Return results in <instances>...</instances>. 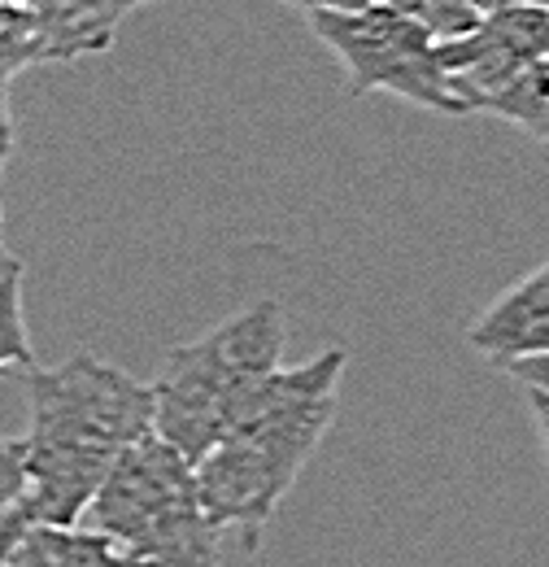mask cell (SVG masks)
I'll return each mask as SVG.
<instances>
[{
    "mask_svg": "<svg viewBox=\"0 0 549 567\" xmlns=\"http://www.w3.org/2000/svg\"><path fill=\"white\" fill-rule=\"evenodd\" d=\"M31 427L22 436L27 524L74 528L110 467L153 432V393L123 367L74 354L58 367H31Z\"/></svg>",
    "mask_w": 549,
    "mask_h": 567,
    "instance_id": "6da1fadb",
    "label": "cell"
},
{
    "mask_svg": "<svg viewBox=\"0 0 549 567\" xmlns=\"http://www.w3.org/2000/svg\"><path fill=\"white\" fill-rule=\"evenodd\" d=\"M344 362L349 354L332 346L310 362L274 367L249 411L193 467L209 524L218 533H236L249 555L262 546L279 502L336 420Z\"/></svg>",
    "mask_w": 549,
    "mask_h": 567,
    "instance_id": "7a4b0ae2",
    "label": "cell"
},
{
    "mask_svg": "<svg viewBox=\"0 0 549 567\" xmlns=\"http://www.w3.org/2000/svg\"><path fill=\"white\" fill-rule=\"evenodd\" d=\"M283 306L274 297H258L201 341L175 346L162 375L148 384L153 436L197 467L249 411L274 367H283Z\"/></svg>",
    "mask_w": 549,
    "mask_h": 567,
    "instance_id": "3957f363",
    "label": "cell"
},
{
    "mask_svg": "<svg viewBox=\"0 0 549 567\" xmlns=\"http://www.w3.org/2000/svg\"><path fill=\"white\" fill-rule=\"evenodd\" d=\"M79 524L148 567H222V533L201 506L193 463L153 432L123 450Z\"/></svg>",
    "mask_w": 549,
    "mask_h": 567,
    "instance_id": "277c9868",
    "label": "cell"
},
{
    "mask_svg": "<svg viewBox=\"0 0 549 567\" xmlns=\"http://www.w3.org/2000/svg\"><path fill=\"white\" fill-rule=\"evenodd\" d=\"M310 31L336 53L353 96L389 92L418 110L467 118V105L449 92V79L441 71L436 35L406 13L375 0L358 13H310Z\"/></svg>",
    "mask_w": 549,
    "mask_h": 567,
    "instance_id": "5b68a950",
    "label": "cell"
},
{
    "mask_svg": "<svg viewBox=\"0 0 549 567\" xmlns=\"http://www.w3.org/2000/svg\"><path fill=\"white\" fill-rule=\"evenodd\" d=\"M449 92L480 114L519 74L549 58V9H497L480 13L463 35L436 40Z\"/></svg>",
    "mask_w": 549,
    "mask_h": 567,
    "instance_id": "8992f818",
    "label": "cell"
},
{
    "mask_svg": "<svg viewBox=\"0 0 549 567\" xmlns=\"http://www.w3.org/2000/svg\"><path fill=\"white\" fill-rule=\"evenodd\" d=\"M467 346L497 371L549 358V262L484 306L467 328Z\"/></svg>",
    "mask_w": 549,
    "mask_h": 567,
    "instance_id": "52a82bcc",
    "label": "cell"
},
{
    "mask_svg": "<svg viewBox=\"0 0 549 567\" xmlns=\"http://www.w3.org/2000/svg\"><path fill=\"white\" fill-rule=\"evenodd\" d=\"M139 9L136 0H31L27 13L40 31L44 62L96 58L118 40L123 18Z\"/></svg>",
    "mask_w": 549,
    "mask_h": 567,
    "instance_id": "ba28073f",
    "label": "cell"
},
{
    "mask_svg": "<svg viewBox=\"0 0 549 567\" xmlns=\"http://www.w3.org/2000/svg\"><path fill=\"white\" fill-rule=\"evenodd\" d=\"M0 567H148L132 559L127 550H118L110 537L74 524V528H53V524H27Z\"/></svg>",
    "mask_w": 549,
    "mask_h": 567,
    "instance_id": "9c48e42d",
    "label": "cell"
},
{
    "mask_svg": "<svg viewBox=\"0 0 549 567\" xmlns=\"http://www.w3.org/2000/svg\"><path fill=\"white\" fill-rule=\"evenodd\" d=\"M480 114H493V118L519 127L524 136L549 144V58L528 66L506 92H497Z\"/></svg>",
    "mask_w": 549,
    "mask_h": 567,
    "instance_id": "30bf717a",
    "label": "cell"
},
{
    "mask_svg": "<svg viewBox=\"0 0 549 567\" xmlns=\"http://www.w3.org/2000/svg\"><path fill=\"white\" fill-rule=\"evenodd\" d=\"M44 62V44L40 31L31 22L27 9H0V87H9V79Z\"/></svg>",
    "mask_w": 549,
    "mask_h": 567,
    "instance_id": "8fae6325",
    "label": "cell"
},
{
    "mask_svg": "<svg viewBox=\"0 0 549 567\" xmlns=\"http://www.w3.org/2000/svg\"><path fill=\"white\" fill-rule=\"evenodd\" d=\"M31 371V337H27V319H22V276L0 284V375L4 371Z\"/></svg>",
    "mask_w": 549,
    "mask_h": 567,
    "instance_id": "7c38bea8",
    "label": "cell"
},
{
    "mask_svg": "<svg viewBox=\"0 0 549 567\" xmlns=\"http://www.w3.org/2000/svg\"><path fill=\"white\" fill-rule=\"evenodd\" d=\"M380 4H389V9H397V13H406L414 18L418 27H427L436 40H449V35H463L480 13H472V4L467 0H380Z\"/></svg>",
    "mask_w": 549,
    "mask_h": 567,
    "instance_id": "4fadbf2b",
    "label": "cell"
},
{
    "mask_svg": "<svg viewBox=\"0 0 549 567\" xmlns=\"http://www.w3.org/2000/svg\"><path fill=\"white\" fill-rule=\"evenodd\" d=\"M27 494V467H22V436H0V519Z\"/></svg>",
    "mask_w": 549,
    "mask_h": 567,
    "instance_id": "5bb4252c",
    "label": "cell"
},
{
    "mask_svg": "<svg viewBox=\"0 0 549 567\" xmlns=\"http://www.w3.org/2000/svg\"><path fill=\"white\" fill-rule=\"evenodd\" d=\"M279 4L301 9V13L310 18V13H358V9H366V4H375V0H279Z\"/></svg>",
    "mask_w": 549,
    "mask_h": 567,
    "instance_id": "9a60e30c",
    "label": "cell"
},
{
    "mask_svg": "<svg viewBox=\"0 0 549 567\" xmlns=\"http://www.w3.org/2000/svg\"><path fill=\"white\" fill-rule=\"evenodd\" d=\"M506 375H515L524 389H541V393H549V358L515 362V367H506Z\"/></svg>",
    "mask_w": 549,
    "mask_h": 567,
    "instance_id": "2e32d148",
    "label": "cell"
},
{
    "mask_svg": "<svg viewBox=\"0 0 549 567\" xmlns=\"http://www.w3.org/2000/svg\"><path fill=\"white\" fill-rule=\"evenodd\" d=\"M528 411H532V424H537V436H541V458H546L549 472V393L528 389Z\"/></svg>",
    "mask_w": 549,
    "mask_h": 567,
    "instance_id": "e0dca14e",
    "label": "cell"
},
{
    "mask_svg": "<svg viewBox=\"0 0 549 567\" xmlns=\"http://www.w3.org/2000/svg\"><path fill=\"white\" fill-rule=\"evenodd\" d=\"M13 153V105H9V87H0V171Z\"/></svg>",
    "mask_w": 549,
    "mask_h": 567,
    "instance_id": "ac0fdd59",
    "label": "cell"
},
{
    "mask_svg": "<svg viewBox=\"0 0 549 567\" xmlns=\"http://www.w3.org/2000/svg\"><path fill=\"white\" fill-rule=\"evenodd\" d=\"M472 13H497V9H549V0H467Z\"/></svg>",
    "mask_w": 549,
    "mask_h": 567,
    "instance_id": "d6986e66",
    "label": "cell"
},
{
    "mask_svg": "<svg viewBox=\"0 0 549 567\" xmlns=\"http://www.w3.org/2000/svg\"><path fill=\"white\" fill-rule=\"evenodd\" d=\"M13 276H22V262H18V258L9 254V245L0 240V284H4V280H13Z\"/></svg>",
    "mask_w": 549,
    "mask_h": 567,
    "instance_id": "ffe728a7",
    "label": "cell"
},
{
    "mask_svg": "<svg viewBox=\"0 0 549 567\" xmlns=\"http://www.w3.org/2000/svg\"><path fill=\"white\" fill-rule=\"evenodd\" d=\"M31 0H0V9H27Z\"/></svg>",
    "mask_w": 549,
    "mask_h": 567,
    "instance_id": "44dd1931",
    "label": "cell"
},
{
    "mask_svg": "<svg viewBox=\"0 0 549 567\" xmlns=\"http://www.w3.org/2000/svg\"><path fill=\"white\" fill-rule=\"evenodd\" d=\"M0 223H4V206H0Z\"/></svg>",
    "mask_w": 549,
    "mask_h": 567,
    "instance_id": "7402d4cb",
    "label": "cell"
},
{
    "mask_svg": "<svg viewBox=\"0 0 549 567\" xmlns=\"http://www.w3.org/2000/svg\"><path fill=\"white\" fill-rule=\"evenodd\" d=\"M136 4H153V0H136Z\"/></svg>",
    "mask_w": 549,
    "mask_h": 567,
    "instance_id": "603a6c76",
    "label": "cell"
}]
</instances>
